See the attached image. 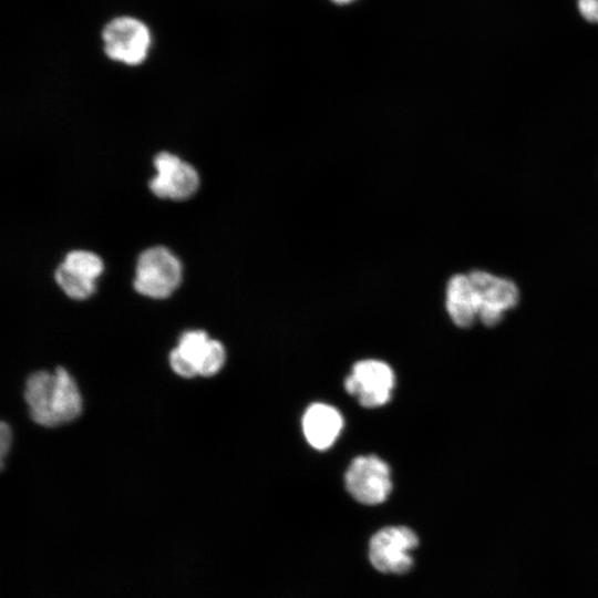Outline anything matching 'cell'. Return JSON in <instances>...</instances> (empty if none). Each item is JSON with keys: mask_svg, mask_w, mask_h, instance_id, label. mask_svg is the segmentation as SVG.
I'll list each match as a JSON object with an SVG mask.
<instances>
[{"mask_svg": "<svg viewBox=\"0 0 598 598\" xmlns=\"http://www.w3.org/2000/svg\"><path fill=\"white\" fill-rule=\"evenodd\" d=\"M332 1L336 2V3H348V2H350L352 0H332Z\"/></svg>", "mask_w": 598, "mask_h": 598, "instance_id": "ac0fdd59", "label": "cell"}, {"mask_svg": "<svg viewBox=\"0 0 598 598\" xmlns=\"http://www.w3.org/2000/svg\"><path fill=\"white\" fill-rule=\"evenodd\" d=\"M182 279V264L168 248L154 246L140 254L133 282L138 293L164 299L178 288Z\"/></svg>", "mask_w": 598, "mask_h": 598, "instance_id": "7a4b0ae2", "label": "cell"}, {"mask_svg": "<svg viewBox=\"0 0 598 598\" xmlns=\"http://www.w3.org/2000/svg\"><path fill=\"white\" fill-rule=\"evenodd\" d=\"M101 38L107 58L131 66L143 63L152 45L150 28L131 16L110 20L104 25Z\"/></svg>", "mask_w": 598, "mask_h": 598, "instance_id": "3957f363", "label": "cell"}, {"mask_svg": "<svg viewBox=\"0 0 598 598\" xmlns=\"http://www.w3.org/2000/svg\"><path fill=\"white\" fill-rule=\"evenodd\" d=\"M24 399L31 419L47 427L69 423L82 411L78 384L62 367L56 368L54 373H32L25 383Z\"/></svg>", "mask_w": 598, "mask_h": 598, "instance_id": "6da1fadb", "label": "cell"}, {"mask_svg": "<svg viewBox=\"0 0 598 598\" xmlns=\"http://www.w3.org/2000/svg\"><path fill=\"white\" fill-rule=\"evenodd\" d=\"M169 363L172 369L183 378H193L198 374L196 365L176 348L169 353Z\"/></svg>", "mask_w": 598, "mask_h": 598, "instance_id": "9a60e30c", "label": "cell"}, {"mask_svg": "<svg viewBox=\"0 0 598 598\" xmlns=\"http://www.w3.org/2000/svg\"><path fill=\"white\" fill-rule=\"evenodd\" d=\"M62 264L85 278L96 281L104 270L102 259L87 250H72L68 252Z\"/></svg>", "mask_w": 598, "mask_h": 598, "instance_id": "7c38bea8", "label": "cell"}, {"mask_svg": "<svg viewBox=\"0 0 598 598\" xmlns=\"http://www.w3.org/2000/svg\"><path fill=\"white\" fill-rule=\"evenodd\" d=\"M578 9L587 21L598 23V0H578Z\"/></svg>", "mask_w": 598, "mask_h": 598, "instance_id": "2e32d148", "label": "cell"}, {"mask_svg": "<svg viewBox=\"0 0 598 598\" xmlns=\"http://www.w3.org/2000/svg\"><path fill=\"white\" fill-rule=\"evenodd\" d=\"M343 429V417L332 405L312 403L303 413L302 431L307 442L316 450L331 447Z\"/></svg>", "mask_w": 598, "mask_h": 598, "instance_id": "9c48e42d", "label": "cell"}, {"mask_svg": "<svg viewBox=\"0 0 598 598\" xmlns=\"http://www.w3.org/2000/svg\"><path fill=\"white\" fill-rule=\"evenodd\" d=\"M209 341L210 339L204 330H188L181 336L176 349L197 368L198 361L204 354Z\"/></svg>", "mask_w": 598, "mask_h": 598, "instance_id": "4fadbf2b", "label": "cell"}, {"mask_svg": "<svg viewBox=\"0 0 598 598\" xmlns=\"http://www.w3.org/2000/svg\"><path fill=\"white\" fill-rule=\"evenodd\" d=\"M11 430L6 422H1L0 427V456L1 464L3 465V458L7 456L10 445H11Z\"/></svg>", "mask_w": 598, "mask_h": 598, "instance_id": "e0dca14e", "label": "cell"}, {"mask_svg": "<svg viewBox=\"0 0 598 598\" xmlns=\"http://www.w3.org/2000/svg\"><path fill=\"white\" fill-rule=\"evenodd\" d=\"M395 385L392 368L375 359H365L354 363L351 373L344 380V389L369 409L379 408L391 400Z\"/></svg>", "mask_w": 598, "mask_h": 598, "instance_id": "8992f818", "label": "cell"}, {"mask_svg": "<svg viewBox=\"0 0 598 598\" xmlns=\"http://www.w3.org/2000/svg\"><path fill=\"white\" fill-rule=\"evenodd\" d=\"M54 278L64 293L75 300H84L90 298L96 289V283L94 280L85 278L82 275L71 270L62 262L55 269Z\"/></svg>", "mask_w": 598, "mask_h": 598, "instance_id": "8fae6325", "label": "cell"}, {"mask_svg": "<svg viewBox=\"0 0 598 598\" xmlns=\"http://www.w3.org/2000/svg\"><path fill=\"white\" fill-rule=\"evenodd\" d=\"M156 174L150 181L151 192L158 198L185 200L199 187L195 167L169 152H159L153 161Z\"/></svg>", "mask_w": 598, "mask_h": 598, "instance_id": "ba28073f", "label": "cell"}, {"mask_svg": "<svg viewBox=\"0 0 598 598\" xmlns=\"http://www.w3.org/2000/svg\"><path fill=\"white\" fill-rule=\"evenodd\" d=\"M417 545V535L410 527L386 526L370 538L369 559L381 573L405 574L413 566L411 550Z\"/></svg>", "mask_w": 598, "mask_h": 598, "instance_id": "277c9868", "label": "cell"}, {"mask_svg": "<svg viewBox=\"0 0 598 598\" xmlns=\"http://www.w3.org/2000/svg\"><path fill=\"white\" fill-rule=\"evenodd\" d=\"M445 307L455 326L471 327L478 318L476 296L468 275L456 274L446 285Z\"/></svg>", "mask_w": 598, "mask_h": 598, "instance_id": "30bf717a", "label": "cell"}, {"mask_svg": "<svg viewBox=\"0 0 598 598\" xmlns=\"http://www.w3.org/2000/svg\"><path fill=\"white\" fill-rule=\"evenodd\" d=\"M467 275L475 291L478 319L486 327L498 324L505 312L518 303L517 286L511 279L484 270H472Z\"/></svg>", "mask_w": 598, "mask_h": 598, "instance_id": "52a82bcc", "label": "cell"}, {"mask_svg": "<svg viewBox=\"0 0 598 598\" xmlns=\"http://www.w3.org/2000/svg\"><path fill=\"white\" fill-rule=\"evenodd\" d=\"M344 483L349 494L364 505L383 503L392 491L390 467L377 455L353 458L346 472Z\"/></svg>", "mask_w": 598, "mask_h": 598, "instance_id": "5b68a950", "label": "cell"}, {"mask_svg": "<svg viewBox=\"0 0 598 598\" xmlns=\"http://www.w3.org/2000/svg\"><path fill=\"white\" fill-rule=\"evenodd\" d=\"M226 351L221 342L210 339L204 354L197 364L199 375L212 377L216 374L224 365Z\"/></svg>", "mask_w": 598, "mask_h": 598, "instance_id": "5bb4252c", "label": "cell"}]
</instances>
